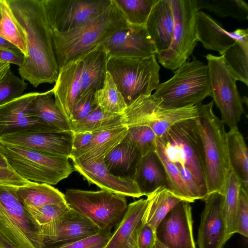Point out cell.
Instances as JSON below:
<instances>
[{"label": "cell", "instance_id": "obj_1", "mask_svg": "<svg viewBox=\"0 0 248 248\" xmlns=\"http://www.w3.org/2000/svg\"><path fill=\"white\" fill-rule=\"evenodd\" d=\"M25 34L28 54L18 68L21 78L34 87L55 83L59 71L52 45V32L42 0H6Z\"/></svg>", "mask_w": 248, "mask_h": 248}, {"label": "cell", "instance_id": "obj_2", "mask_svg": "<svg viewBox=\"0 0 248 248\" xmlns=\"http://www.w3.org/2000/svg\"><path fill=\"white\" fill-rule=\"evenodd\" d=\"M213 101L198 105L196 122L201 138L206 186L208 195L223 194L232 169L224 124L214 113Z\"/></svg>", "mask_w": 248, "mask_h": 248}, {"label": "cell", "instance_id": "obj_3", "mask_svg": "<svg viewBox=\"0 0 248 248\" xmlns=\"http://www.w3.org/2000/svg\"><path fill=\"white\" fill-rule=\"evenodd\" d=\"M127 24L113 0L104 12L64 32H52V45L59 68L102 44Z\"/></svg>", "mask_w": 248, "mask_h": 248}, {"label": "cell", "instance_id": "obj_4", "mask_svg": "<svg viewBox=\"0 0 248 248\" xmlns=\"http://www.w3.org/2000/svg\"><path fill=\"white\" fill-rule=\"evenodd\" d=\"M209 94L207 65L194 57L175 70L170 79L159 83L152 95L160 107L170 109L199 105Z\"/></svg>", "mask_w": 248, "mask_h": 248}, {"label": "cell", "instance_id": "obj_5", "mask_svg": "<svg viewBox=\"0 0 248 248\" xmlns=\"http://www.w3.org/2000/svg\"><path fill=\"white\" fill-rule=\"evenodd\" d=\"M167 158L175 164L186 168L193 175L206 197L202 144L196 118L181 121L157 138Z\"/></svg>", "mask_w": 248, "mask_h": 248}, {"label": "cell", "instance_id": "obj_6", "mask_svg": "<svg viewBox=\"0 0 248 248\" xmlns=\"http://www.w3.org/2000/svg\"><path fill=\"white\" fill-rule=\"evenodd\" d=\"M156 55L145 58L111 57L107 72L128 106L140 95H150L159 83Z\"/></svg>", "mask_w": 248, "mask_h": 248}, {"label": "cell", "instance_id": "obj_7", "mask_svg": "<svg viewBox=\"0 0 248 248\" xmlns=\"http://www.w3.org/2000/svg\"><path fill=\"white\" fill-rule=\"evenodd\" d=\"M0 150L10 168L20 177L31 182L55 185L75 170L67 157L1 143Z\"/></svg>", "mask_w": 248, "mask_h": 248}, {"label": "cell", "instance_id": "obj_8", "mask_svg": "<svg viewBox=\"0 0 248 248\" xmlns=\"http://www.w3.org/2000/svg\"><path fill=\"white\" fill-rule=\"evenodd\" d=\"M17 187L0 184V232L17 248H46L40 228L17 196Z\"/></svg>", "mask_w": 248, "mask_h": 248}, {"label": "cell", "instance_id": "obj_9", "mask_svg": "<svg viewBox=\"0 0 248 248\" xmlns=\"http://www.w3.org/2000/svg\"><path fill=\"white\" fill-rule=\"evenodd\" d=\"M64 197L70 208L90 219L100 230L115 228L128 207L125 197L103 189H68Z\"/></svg>", "mask_w": 248, "mask_h": 248}, {"label": "cell", "instance_id": "obj_10", "mask_svg": "<svg viewBox=\"0 0 248 248\" xmlns=\"http://www.w3.org/2000/svg\"><path fill=\"white\" fill-rule=\"evenodd\" d=\"M174 18L171 41L165 51L156 54L165 68L175 70L187 61L198 42L195 20L200 11L196 0H169Z\"/></svg>", "mask_w": 248, "mask_h": 248}, {"label": "cell", "instance_id": "obj_11", "mask_svg": "<svg viewBox=\"0 0 248 248\" xmlns=\"http://www.w3.org/2000/svg\"><path fill=\"white\" fill-rule=\"evenodd\" d=\"M207 61L209 96L219 109L221 121L230 129L238 128L245 113L243 99L236 86V78L231 73L221 56L208 54Z\"/></svg>", "mask_w": 248, "mask_h": 248}, {"label": "cell", "instance_id": "obj_12", "mask_svg": "<svg viewBox=\"0 0 248 248\" xmlns=\"http://www.w3.org/2000/svg\"><path fill=\"white\" fill-rule=\"evenodd\" d=\"M52 32H64L106 10L112 0H42Z\"/></svg>", "mask_w": 248, "mask_h": 248}, {"label": "cell", "instance_id": "obj_13", "mask_svg": "<svg viewBox=\"0 0 248 248\" xmlns=\"http://www.w3.org/2000/svg\"><path fill=\"white\" fill-rule=\"evenodd\" d=\"M38 93L24 94L0 106V139L16 134L61 132L29 113V106Z\"/></svg>", "mask_w": 248, "mask_h": 248}, {"label": "cell", "instance_id": "obj_14", "mask_svg": "<svg viewBox=\"0 0 248 248\" xmlns=\"http://www.w3.org/2000/svg\"><path fill=\"white\" fill-rule=\"evenodd\" d=\"M102 44L108 58L121 57L142 59L156 55L155 46L145 25L127 23L107 38Z\"/></svg>", "mask_w": 248, "mask_h": 248}, {"label": "cell", "instance_id": "obj_15", "mask_svg": "<svg viewBox=\"0 0 248 248\" xmlns=\"http://www.w3.org/2000/svg\"><path fill=\"white\" fill-rule=\"evenodd\" d=\"M155 234L169 248H196L190 203L182 201L177 203L159 223Z\"/></svg>", "mask_w": 248, "mask_h": 248}, {"label": "cell", "instance_id": "obj_16", "mask_svg": "<svg viewBox=\"0 0 248 248\" xmlns=\"http://www.w3.org/2000/svg\"><path fill=\"white\" fill-rule=\"evenodd\" d=\"M100 229L90 219L70 208L40 230L46 248L69 243L97 234Z\"/></svg>", "mask_w": 248, "mask_h": 248}, {"label": "cell", "instance_id": "obj_17", "mask_svg": "<svg viewBox=\"0 0 248 248\" xmlns=\"http://www.w3.org/2000/svg\"><path fill=\"white\" fill-rule=\"evenodd\" d=\"M223 199L222 194L215 192L204 200L197 238L199 248H223L228 241Z\"/></svg>", "mask_w": 248, "mask_h": 248}, {"label": "cell", "instance_id": "obj_18", "mask_svg": "<svg viewBox=\"0 0 248 248\" xmlns=\"http://www.w3.org/2000/svg\"><path fill=\"white\" fill-rule=\"evenodd\" d=\"M73 134L72 131L12 134L1 138L0 143L69 158Z\"/></svg>", "mask_w": 248, "mask_h": 248}, {"label": "cell", "instance_id": "obj_19", "mask_svg": "<svg viewBox=\"0 0 248 248\" xmlns=\"http://www.w3.org/2000/svg\"><path fill=\"white\" fill-rule=\"evenodd\" d=\"M73 168L89 184H94L101 189L124 197L140 198L143 196L131 178L116 176L107 169L104 158L90 161L73 160Z\"/></svg>", "mask_w": 248, "mask_h": 248}, {"label": "cell", "instance_id": "obj_20", "mask_svg": "<svg viewBox=\"0 0 248 248\" xmlns=\"http://www.w3.org/2000/svg\"><path fill=\"white\" fill-rule=\"evenodd\" d=\"M82 66L81 56L60 67L52 88L57 105L70 123L74 103L80 95Z\"/></svg>", "mask_w": 248, "mask_h": 248}, {"label": "cell", "instance_id": "obj_21", "mask_svg": "<svg viewBox=\"0 0 248 248\" xmlns=\"http://www.w3.org/2000/svg\"><path fill=\"white\" fill-rule=\"evenodd\" d=\"M145 27L155 46L156 54L169 47L174 28V18L169 0H157Z\"/></svg>", "mask_w": 248, "mask_h": 248}, {"label": "cell", "instance_id": "obj_22", "mask_svg": "<svg viewBox=\"0 0 248 248\" xmlns=\"http://www.w3.org/2000/svg\"><path fill=\"white\" fill-rule=\"evenodd\" d=\"M147 203V199H141L128 205L124 217L104 248H136V232L142 223Z\"/></svg>", "mask_w": 248, "mask_h": 248}, {"label": "cell", "instance_id": "obj_23", "mask_svg": "<svg viewBox=\"0 0 248 248\" xmlns=\"http://www.w3.org/2000/svg\"><path fill=\"white\" fill-rule=\"evenodd\" d=\"M128 128L123 126L114 129L94 133L90 141L84 146L72 150V160L90 161L104 158L121 143L126 135Z\"/></svg>", "mask_w": 248, "mask_h": 248}, {"label": "cell", "instance_id": "obj_24", "mask_svg": "<svg viewBox=\"0 0 248 248\" xmlns=\"http://www.w3.org/2000/svg\"><path fill=\"white\" fill-rule=\"evenodd\" d=\"M132 179L143 196H147L161 187H167L165 170L156 151L141 156Z\"/></svg>", "mask_w": 248, "mask_h": 248}, {"label": "cell", "instance_id": "obj_25", "mask_svg": "<svg viewBox=\"0 0 248 248\" xmlns=\"http://www.w3.org/2000/svg\"><path fill=\"white\" fill-rule=\"evenodd\" d=\"M195 31L198 41L205 48L220 55L235 42L220 23L200 10L196 17Z\"/></svg>", "mask_w": 248, "mask_h": 248}, {"label": "cell", "instance_id": "obj_26", "mask_svg": "<svg viewBox=\"0 0 248 248\" xmlns=\"http://www.w3.org/2000/svg\"><path fill=\"white\" fill-rule=\"evenodd\" d=\"M82 57L80 95L90 90L96 91L102 87L107 73L108 60L102 43L87 51Z\"/></svg>", "mask_w": 248, "mask_h": 248}, {"label": "cell", "instance_id": "obj_27", "mask_svg": "<svg viewBox=\"0 0 248 248\" xmlns=\"http://www.w3.org/2000/svg\"><path fill=\"white\" fill-rule=\"evenodd\" d=\"M53 89L38 93L30 104L29 113L61 132L72 131L70 122L57 105Z\"/></svg>", "mask_w": 248, "mask_h": 248}, {"label": "cell", "instance_id": "obj_28", "mask_svg": "<svg viewBox=\"0 0 248 248\" xmlns=\"http://www.w3.org/2000/svg\"><path fill=\"white\" fill-rule=\"evenodd\" d=\"M141 156L136 147L123 140L104 157V163L108 170L114 175L132 179Z\"/></svg>", "mask_w": 248, "mask_h": 248}, {"label": "cell", "instance_id": "obj_29", "mask_svg": "<svg viewBox=\"0 0 248 248\" xmlns=\"http://www.w3.org/2000/svg\"><path fill=\"white\" fill-rule=\"evenodd\" d=\"M147 205L142 223L148 224L155 232L166 215L180 202L183 201L167 186L161 187L147 196Z\"/></svg>", "mask_w": 248, "mask_h": 248}, {"label": "cell", "instance_id": "obj_30", "mask_svg": "<svg viewBox=\"0 0 248 248\" xmlns=\"http://www.w3.org/2000/svg\"><path fill=\"white\" fill-rule=\"evenodd\" d=\"M227 140L232 169L242 187L248 190V152L244 137L238 128L230 129L227 132Z\"/></svg>", "mask_w": 248, "mask_h": 248}, {"label": "cell", "instance_id": "obj_31", "mask_svg": "<svg viewBox=\"0 0 248 248\" xmlns=\"http://www.w3.org/2000/svg\"><path fill=\"white\" fill-rule=\"evenodd\" d=\"M16 193L25 207H40L65 201L64 194L44 183H32L17 186Z\"/></svg>", "mask_w": 248, "mask_h": 248}, {"label": "cell", "instance_id": "obj_32", "mask_svg": "<svg viewBox=\"0 0 248 248\" xmlns=\"http://www.w3.org/2000/svg\"><path fill=\"white\" fill-rule=\"evenodd\" d=\"M73 133L98 132L125 126L123 115L104 112L97 107L85 118L71 123Z\"/></svg>", "mask_w": 248, "mask_h": 248}, {"label": "cell", "instance_id": "obj_33", "mask_svg": "<svg viewBox=\"0 0 248 248\" xmlns=\"http://www.w3.org/2000/svg\"><path fill=\"white\" fill-rule=\"evenodd\" d=\"M198 115V105L167 109L160 107L158 104L149 126L159 138L175 124L195 119Z\"/></svg>", "mask_w": 248, "mask_h": 248}, {"label": "cell", "instance_id": "obj_34", "mask_svg": "<svg viewBox=\"0 0 248 248\" xmlns=\"http://www.w3.org/2000/svg\"><path fill=\"white\" fill-rule=\"evenodd\" d=\"M241 182L231 169L223 192V211L227 225V238L228 240L236 233L237 210Z\"/></svg>", "mask_w": 248, "mask_h": 248}, {"label": "cell", "instance_id": "obj_35", "mask_svg": "<svg viewBox=\"0 0 248 248\" xmlns=\"http://www.w3.org/2000/svg\"><path fill=\"white\" fill-rule=\"evenodd\" d=\"M94 97L98 107L104 112L122 114L127 107L111 75L108 72L102 87L95 91Z\"/></svg>", "mask_w": 248, "mask_h": 248}, {"label": "cell", "instance_id": "obj_36", "mask_svg": "<svg viewBox=\"0 0 248 248\" xmlns=\"http://www.w3.org/2000/svg\"><path fill=\"white\" fill-rule=\"evenodd\" d=\"M1 21L0 36L12 43L22 52L24 57L28 54L25 33L16 21L6 0H0Z\"/></svg>", "mask_w": 248, "mask_h": 248}, {"label": "cell", "instance_id": "obj_37", "mask_svg": "<svg viewBox=\"0 0 248 248\" xmlns=\"http://www.w3.org/2000/svg\"><path fill=\"white\" fill-rule=\"evenodd\" d=\"M231 73L236 78L248 85V46L235 42L220 55Z\"/></svg>", "mask_w": 248, "mask_h": 248}, {"label": "cell", "instance_id": "obj_38", "mask_svg": "<svg viewBox=\"0 0 248 248\" xmlns=\"http://www.w3.org/2000/svg\"><path fill=\"white\" fill-rule=\"evenodd\" d=\"M199 10L205 9L218 16H231L238 20H248V5L243 0H196Z\"/></svg>", "mask_w": 248, "mask_h": 248}, {"label": "cell", "instance_id": "obj_39", "mask_svg": "<svg viewBox=\"0 0 248 248\" xmlns=\"http://www.w3.org/2000/svg\"><path fill=\"white\" fill-rule=\"evenodd\" d=\"M128 24L144 26L157 0H112Z\"/></svg>", "mask_w": 248, "mask_h": 248}, {"label": "cell", "instance_id": "obj_40", "mask_svg": "<svg viewBox=\"0 0 248 248\" xmlns=\"http://www.w3.org/2000/svg\"><path fill=\"white\" fill-rule=\"evenodd\" d=\"M156 152L165 170L167 187L183 201L189 203L194 202L182 180L178 168L167 158L157 139Z\"/></svg>", "mask_w": 248, "mask_h": 248}, {"label": "cell", "instance_id": "obj_41", "mask_svg": "<svg viewBox=\"0 0 248 248\" xmlns=\"http://www.w3.org/2000/svg\"><path fill=\"white\" fill-rule=\"evenodd\" d=\"M157 139L151 127L145 125L128 128L123 140L134 145L143 155L156 151Z\"/></svg>", "mask_w": 248, "mask_h": 248}, {"label": "cell", "instance_id": "obj_42", "mask_svg": "<svg viewBox=\"0 0 248 248\" xmlns=\"http://www.w3.org/2000/svg\"><path fill=\"white\" fill-rule=\"evenodd\" d=\"M25 208L40 230L58 218L70 209L66 201L40 207Z\"/></svg>", "mask_w": 248, "mask_h": 248}, {"label": "cell", "instance_id": "obj_43", "mask_svg": "<svg viewBox=\"0 0 248 248\" xmlns=\"http://www.w3.org/2000/svg\"><path fill=\"white\" fill-rule=\"evenodd\" d=\"M27 85L10 68L0 79V106L23 95Z\"/></svg>", "mask_w": 248, "mask_h": 248}, {"label": "cell", "instance_id": "obj_44", "mask_svg": "<svg viewBox=\"0 0 248 248\" xmlns=\"http://www.w3.org/2000/svg\"><path fill=\"white\" fill-rule=\"evenodd\" d=\"M94 93L95 91L90 90L76 99L72 109L71 123L85 118L98 107Z\"/></svg>", "mask_w": 248, "mask_h": 248}, {"label": "cell", "instance_id": "obj_45", "mask_svg": "<svg viewBox=\"0 0 248 248\" xmlns=\"http://www.w3.org/2000/svg\"><path fill=\"white\" fill-rule=\"evenodd\" d=\"M112 233L111 231L100 230L91 236L52 248H104Z\"/></svg>", "mask_w": 248, "mask_h": 248}, {"label": "cell", "instance_id": "obj_46", "mask_svg": "<svg viewBox=\"0 0 248 248\" xmlns=\"http://www.w3.org/2000/svg\"><path fill=\"white\" fill-rule=\"evenodd\" d=\"M236 233L248 236V190L242 186L238 197Z\"/></svg>", "mask_w": 248, "mask_h": 248}, {"label": "cell", "instance_id": "obj_47", "mask_svg": "<svg viewBox=\"0 0 248 248\" xmlns=\"http://www.w3.org/2000/svg\"><path fill=\"white\" fill-rule=\"evenodd\" d=\"M156 240L155 232L148 224L141 223L136 232L135 248H154Z\"/></svg>", "mask_w": 248, "mask_h": 248}, {"label": "cell", "instance_id": "obj_48", "mask_svg": "<svg viewBox=\"0 0 248 248\" xmlns=\"http://www.w3.org/2000/svg\"><path fill=\"white\" fill-rule=\"evenodd\" d=\"M32 183L20 177L11 168L0 167V184L21 186Z\"/></svg>", "mask_w": 248, "mask_h": 248}, {"label": "cell", "instance_id": "obj_49", "mask_svg": "<svg viewBox=\"0 0 248 248\" xmlns=\"http://www.w3.org/2000/svg\"><path fill=\"white\" fill-rule=\"evenodd\" d=\"M24 56L17 49L0 48V61L21 66L24 60Z\"/></svg>", "mask_w": 248, "mask_h": 248}, {"label": "cell", "instance_id": "obj_50", "mask_svg": "<svg viewBox=\"0 0 248 248\" xmlns=\"http://www.w3.org/2000/svg\"><path fill=\"white\" fill-rule=\"evenodd\" d=\"M73 150L81 148L87 144L92 139L94 133H73Z\"/></svg>", "mask_w": 248, "mask_h": 248}, {"label": "cell", "instance_id": "obj_51", "mask_svg": "<svg viewBox=\"0 0 248 248\" xmlns=\"http://www.w3.org/2000/svg\"><path fill=\"white\" fill-rule=\"evenodd\" d=\"M230 37L240 44L248 46V29H238L233 31L230 32Z\"/></svg>", "mask_w": 248, "mask_h": 248}, {"label": "cell", "instance_id": "obj_52", "mask_svg": "<svg viewBox=\"0 0 248 248\" xmlns=\"http://www.w3.org/2000/svg\"><path fill=\"white\" fill-rule=\"evenodd\" d=\"M0 248H17L0 232Z\"/></svg>", "mask_w": 248, "mask_h": 248}, {"label": "cell", "instance_id": "obj_53", "mask_svg": "<svg viewBox=\"0 0 248 248\" xmlns=\"http://www.w3.org/2000/svg\"><path fill=\"white\" fill-rule=\"evenodd\" d=\"M0 48L17 49V47L7 40L0 36Z\"/></svg>", "mask_w": 248, "mask_h": 248}, {"label": "cell", "instance_id": "obj_54", "mask_svg": "<svg viewBox=\"0 0 248 248\" xmlns=\"http://www.w3.org/2000/svg\"><path fill=\"white\" fill-rule=\"evenodd\" d=\"M10 68V63L2 61H0V79Z\"/></svg>", "mask_w": 248, "mask_h": 248}, {"label": "cell", "instance_id": "obj_55", "mask_svg": "<svg viewBox=\"0 0 248 248\" xmlns=\"http://www.w3.org/2000/svg\"><path fill=\"white\" fill-rule=\"evenodd\" d=\"M0 167L11 168L4 155L0 150Z\"/></svg>", "mask_w": 248, "mask_h": 248}, {"label": "cell", "instance_id": "obj_56", "mask_svg": "<svg viewBox=\"0 0 248 248\" xmlns=\"http://www.w3.org/2000/svg\"><path fill=\"white\" fill-rule=\"evenodd\" d=\"M154 248H169L163 244L161 243L157 238L154 247Z\"/></svg>", "mask_w": 248, "mask_h": 248}, {"label": "cell", "instance_id": "obj_57", "mask_svg": "<svg viewBox=\"0 0 248 248\" xmlns=\"http://www.w3.org/2000/svg\"><path fill=\"white\" fill-rule=\"evenodd\" d=\"M1 21V14L0 15V25Z\"/></svg>", "mask_w": 248, "mask_h": 248}, {"label": "cell", "instance_id": "obj_58", "mask_svg": "<svg viewBox=\"0 0 248 248\" xmlns=\"http://www.w3.org/2000/svg\"><path fill=\"white\" fill-rule=\"evenodd\" d=\"M1 8H0V15H1Z\"/></svg>", "mask_w": 248, "mask_h": 248}]
</instances>
